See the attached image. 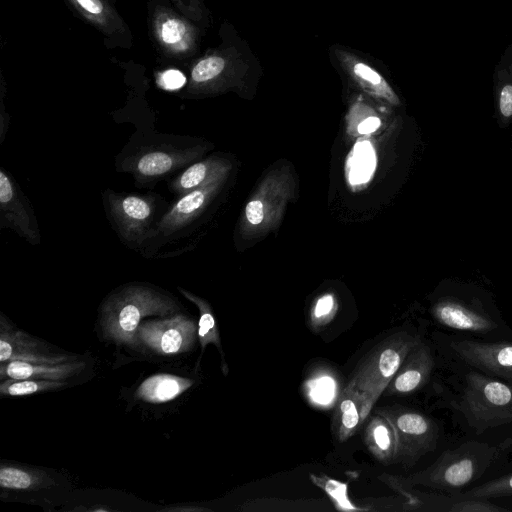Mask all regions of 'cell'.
Segmentation results:
<instances>
[{"mask_svg":"<svg viewBox=\"0 0 512 512\" xmlns=\"http://www.w3.org/2000/svg\"><path fill=\"white\" fill-rule=\"evenodd\" d=\"M218 43L200 53L188 67V78L181 96L195 99L236 92L252 93L263 75V66L238 29L223 20Z\"/></svg>","mask_w":512,"mask_h":512,"instance_id":"6da1fadb","label":"cell"},{"mask_svg":"<svg viewBox=\"0 0 512 512\" xmlns=\"http://www.w3.org/2000/svg\"><path fill=\"white\" fill-rule=\"evenodd\" d=\"M178 310L171 297L141 284L125 285L102 305L101 325L106 338L118 344L136 345L137 330L146 316L167 315Z\"/></svg>","mask_w":512,"mask_h":512,"instance_id":"7a4b0ae2","label":"cell"},{"mask_svg":"<svg viewBox=\"0 0 512 512\" xmlns=\"http://www.w3.org/2000/svg\"><path fill=\"white\" fill-rule=\"evenodd\" d=\"M147 25L151 42L161 59L187 65L200 55L207 30L168 1H147Z\"/></svg>","mask_w":512,"mask_h":512,"instance_id":"3957f363","label":"cell"},{"mask_svg":"<svg viewBox=\"0 0 512 512\" xmlns=\"http://www.w3.org/2000/svg\"><path fill=\"white\" fill-rule=\"evenodd\" d=\"M455 409L476 434L512 423V385L471 371L465 375Z\"/></svg>","mask_w":512,"mask_h":512,"instance_id":"277c9868","label":"cell"},{"mask_svg":"<svg viewBox=\"0 0 512 512\" xmlns=\"http://www.w3.org/2000/svg\"><path fill=\"white\" fill-rule=\"evenodd\" d=\"M327 53L331 66L350 88L387 106H401L400 96L381 60L341 43L329 45Z\"/></svg>","mask_w":512,"mask_h":512,"instance_id":"5b68a950","label":"cell"},{"mask_svg":"<svg viewBox=\"0 0 512 512\" xmlns=\"http://www.w3.org/2000/svg\"><path fill=\"white\" fill-rule=\"evenodd\" d=\"M419 342L418 336L406 331L384 338L357 364L346 386L364 393L376 403L406 356Z\"/></svg>","mask_w":512,"mask_h":512,"instance_id":"8992f818","label":"cell"},{"mask_svg":"<svg viewBox=\"0 0 512 512\" xmlns=\"http://www.w3.org/2000/svg\"><path fill=\"white\" fill-rule=\"evenodd\" d=\"M496 455L495 447L467 442L454 450H445L436 461L409 482L440 490L460 489L475 480Z\"/></svg>","mask_w":512,"mask_h":512,"instance_id":"52a82bcc","label":"cell"},{"mask_svg":"<svg viewBox=\"0 0 512 512\" xmlns=\"http://www.w3.org/2000/svg\"><path fill=\"white\" fill-rule=\"evenodd\" d=\"M392 424L396 434V460L404 467H412L436 448L439 428L427 415L404 406L393 405L376 410Z\"/></svg>","mask_w":512,"mask_h":512,"instance_id":"ba28073f","label":"cell"},{"mask_svg":"<svg viewBox=\"0 0 512 512\" xmlns=\"http://www.w3.org/2000/svg\"><path fill=\"white\" fill-rule=\"evenodd\" d=\"M107 209L121 239L139 249L149 238L159 219L157 198L152 194H128L108 191Z\"/></svg>","mask_w":512,"mask_h":512,"instance_id":"9c48e42d","label":"cell"},{"mask_svg":"<svg viewBox=\"0 0 512 512\" xmlns=\"http://www.w3.org/2000/svg\"><path fill=\"white\" fill-rule=\"evenodd\" d=\"M224 175H219L205 185L180 196L160 217L143 247L146 246L148 249L152 244L160 246L184 233L203 214Z\"/></svg>","mask_w":512,"mask_h":512,"instance_id":"30bf717a","label":"cell"},{"mask_svg":"<svg viewBox=\"0 0 512 512\" xmlns=\"http://www.w3.org/2000/svg\"><path fill=\"white\" fill-rule=\"evenodd\" d=\"M70 8L104 38L108 48L130 49L133 36L115 7L116 0H65Z\"/></svg>","mask_w":512,"mask_h":512,"instance_id":"8fae6325","label":"cell"},{"mask_svg":"<svg viewBox=\"0 0 512 512\" xmlns=\"http://www.w3.org/2000/svg\"><path fill=\"white\" fill-rule=\"evenodd\" d=\"M196 331L193 320L184 315H174L140 324L137 337L157 353L171 355L189 350L194 343Z\"/></svg>","mask_w":512,"mask_h":512,"instance_id":"7c38bea8","label":"cell"},{"mask_svg":"<svg viewBox=\"0 0 512 512\" xmlns=\"http://www.w3.org/2000/svg\"><path fill=\"white\" fill-rule=\"evenodd\" d=\"M200 149L180 148L170 144L154 145L140 151L126 165L138 182L152 183L195 160Z\"/></svg>","mask_w":512,"mask_h":512,"instance_id":"4fadbf2b","label":"cell"},{"mask_svg":"<svg viewBox=\"0 0 512 512\" xmlns=\"http://www.w3.org/2000/svg\"><path fill=\"white\" fill-rule=\"evenodd\" d=\"M455 354L467 365L512 383V342L458 340L450 343Z\"/></svg>","mask_w":512,"mask_h":512,"instance_id":"5bb4252c","label":"cell"},{"mask_svg":"<svg viewBox=\"0 0 512 512\" xmlns=\"http://www.w3.org/2000/svg\"><path fill=\"white\" fill-rule=\"evenodd\" d=\"M0 212L2 227L14 230L30 244L40 242V231L30 202L3 169L0 170Z\"/></svg>","mask_w":512,"mask_h":512,"instance_id":"9a60e30c","label":"cell"},{"mask_svg":"<svg viewBox=\"0 0 512 512\" xmlns=\"http://www.w3.org/2000/svg\"><path fill=\"white\" fill-rule=\"evenodd\" d=\"M433 318L443 327L485 334L497 328L496 321L479 306L453 296L438 299L431 308Z\"/></svg>","mask_w":512,"mask_h":512,"instance_id":"2e32d148","label":"cell"},{"mask_svg":"<svg viewBox=\"0 0 512 512\" xmlns=\"http://www.w3.org/2000/svg\"><path fill=\"white\" fill-rule=\"evenodd\" d=\"M73 359V356L55 353L46 343L22 331L5 328L1 323V362L21 360L32 363L59 364L74 361Z\"/></svg>","mask_w":512,"mask_h":512,"instance_id":"e0dca14e","label":"cell"},{"mask_svg":"<svg viewBox=\"0 0 512 512\" xmlns=\"http://www.w3.org/2000/svg\"><path fill=\"white\" fill-rule=\"evenodd\" d=\"M435 367L428 345L419 342L406 356L402 365L386 387L385 395H407L423 387Z\"/></svg>","mask_w":512,"mask_h":512,"instance_id":"ac0fdd59","label":"cell"},{"mask_svg":"<svg viewBox=\"0 0 512 512\" xmlns=\"http://www.w3.org/2000/svg\"><path fill=\"white\" fill-rule=\"evenodd\" d=\"M364 393L345 386L334 409L332 432L339 443L350 439L364 424L374 406Z\"/></svg>","mask_w":512,"mask_h":512,"instance_id":"d6986e66","label":"cell"},{"mask_svg":"<svg viewBox=\"0 0 512 512\" xmlns=\"http://www.w3.org/2000/svg\"><path fill=\"white\" fill-rule=\"evenodd\" d=\"M1 379L5 377L22 379L64 380L76 375L84 368L82 362H65L59 364L32 363L21 360L1 362Z\"/></svg>","mask_w":512,"mask_h":512,"instance_id":"ffe728a7","label":"cell"},{"mask_svg":"<svg viewBox=\"0 0 512 512\" xmlns=\"http://www.w3.org/2000/svg\"><path fill=\"white\" fill-rule=\"evenodd\" d=\"M363 442L371 455L383 465H391L396 460V434L391 422L375 411L366 422Z\"/></svg>","mask_w":512,"mask_h":512,"instance_id":"44dd1931","label":"cell"},{"mask_svg":"<svg viewBox=\"0 0 512 512\" xmlns=\"http://www.w3.org/2000/svg\"><path fill=\"white\" fill-rule=\"evenodd\" d=\"M227 165L215 158L205 159L188 166L170 182V190L177 196H182L225 174Z\"/></svg>","mask_w":512,"mask_h":512,"instance_id":"7402d4cb","label":"cell"},{"mask_svg":"<svg viewBox=\"0 0 512 512\" xmlns=\"http://www.w3.org/2000/svg\"><path fill=\"white\" fill-rule=\"evenodd\" d=\"M192 383L191 380L179 376L157 374L141 383L137 390V396L146 402L162 403L176 398Z\"/></svg>","mask_w":512,"mask_h":512,"instance_id":"603a6c76","label":"cell"},{"mask_svg":"<svg viewBox=\"0 0 512 512\" xmlns=\"http://www.w3.org/2000/svg\"><path fill=\"white\" fill-rule=\"evenodd\" d=\"M375 168V153L367 141L355 145L349 161V180L353 184L369 180Z\"/></svg>","mask_w":512,"mask_h":512,"instance_id":"cb8c5ba5","label":"cell"},{"mask_svg":"<svg viewBox=\"0 0 512 512\" xmlns=\"http://www.w3.org/2000/svg\"><path fill=\"white\" fill-rule=\"evenodd\" d=\"M178 290L183 294L188 300L195 303L200 312L199 319V328H198V336L200 339V343L202 348L209 343H214L220 348V338L217 330V326L215 323L214 316L212 314L211 308L209 304L203 300L202 298L184 290L181 287H178Z\"/></svg>","mask_w":512,"mask_h":512,"instance_id":"d4e9b609","label":"cell"},{"mask_svg":"<svg viewBox=\"0 0 512 512\" xmlns=\"http://www.w3.org/2000/svg\"><path fill=\"white\" fill-rule=\"evenodd\" d=\"M65 382L48 379H7L2 381L0 392L2 395L22 396L41 391L59 389L65 386Z\"/></svg>","mask_w":512,"mask_h":512,"instance_id":"484cf974","label":"cell"},{"mask_svg":"<svg viewBox=\"0 0 512 512\" xmlns=\"http://www.w3.org/2000/svg\"><path fill=\"white\" fill-rule=\"evenodd\" d=\"M44 476L25 469L12 466H2L0 469V484L9 489H31L40 486Z\"/></svg>","mask_w":512,"mask_h":512,"instance_id":"4316f807","label":"cell"},{"mask_svg":"<svg viewBox=\"0 0 512 512\" xmlns=\"http://www.w3.org/2000/svg\"><path fill=\"white\" fill-rule=\"evenodd\" d=\"M184 16L207 30L212 25V13L205 0H166Z\"/></svg>","mask_w":512,"mask_h":512,"instance_id":"83f0119b","label":"cell"},{"mask_svg":"<svg viewBox=\"0 0 512 512\" xmlns=\"http://www.w3.org/2000/svg\"><path fill=\"white\" fill-rule=\"evenodd\" d=\"M466 498L489 499L512 496V473L475 487L463 494Z\"/></svg>","mask_w":512,"mask_h":512,"instance_id":"f1b7e54d","label":"cell"},{"mask_svg":"<svg viewBox=\"0 0 512 512\" xmlns=\"http://www.w3.org/2000/svg\"><path fill=\"white\" fill-rule=\"evenodd\" d=\"M337 311V302L333 294H325L319 297L312 307L310 322L315 329L329 323Z\"/></svg>","mask_w":512,"mask_h":512,"instance_id":"f546056e","label":"cell"},{"mask_svg":"<svg viewBox=\"0 0 512 512\" xmlns=\"http://www.w3.org/2000/svg\"><path fill=\"white\" fill-rule=\"evenodd\" d=\"M449 511L451 512H500L510 511L507 508L499 507L490 503L488 499L466 498L453 504Z\"/></svg>","mask_w":512,"mask_h":512,"instance_id":"4dcf8cb0","label":"cell"},{"mask_svg":"<svg viewBox=\"0 0 512 512\" xmlns=\"http://www.w3.org/2000/svg\"><path fill=\"white\" fill-rule=\"evenodd\" d=\"M498 116L502 123H508L512 119V84L502 85L497 101Z\"/></svg>","mask_w":512,"mask_h":512,"instance_id":"1f68e13d","label":"cell"},{"mask_svg":"<svg viewBox=\"0 0 512 512\" xmlns=\"http://www.w3.org/2000/svg\"><path fill=\"white\" fill-rule=\"evenodd\" d=\"M185 76L177 70H167L159 74L157 77L158 85L166 90H177L185 86Z\"/></svg>","mask_w":512,"mask_h":512,"instance_id":"d6a6232c","label":"cell"},{"mask_svg":"<svg viewBox=\"0 0 512 512\" xmlns=\"http://www.w3.org/2000/svg\"><path fill=\"white\" fill-rule=\"evenodd\" d=\"M381 125V119L372 114L359 122L357 130L360 134H369L376 131Z\"/></svg>","mask_w":512,"mask_h":512,"instance_id":"836d02e7","label":"cell"},{"mask_svg":"<svg viewBox=\"0 0 512 512\" xmlns=\"http://www.w3.org/2000/svg\"><path fill=\"white\" fill-rule=\"evenodd\" d=\"M509 71H510V74L512 76V59H511L510 65H509Z\"/></svg>","mask_w":512,"mask_h":512,"instance_id":"e575fe53","label":"cell"}]
</instances>
